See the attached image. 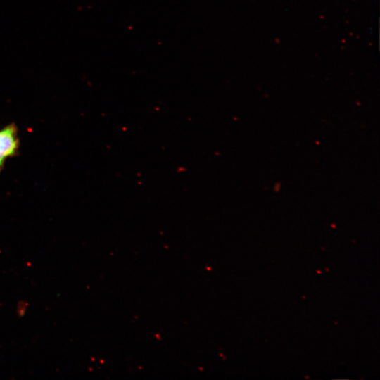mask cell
<instances>
[{
  "label": "cell",
  "mask_w": 380,
  "mask_h": 380,
  "mask_svg": "<svg viewBox=\"0 0 380 380\" xmlns=\"http://www.w3.org/2000/svg\"><path fill=\"white\" fill-rule=\"evenodd\" d=\"M20 139L18 128L11 122L0 129V174L6 160L19 154Z\"/></svg>",
  "instance_id": "6da1fadb"
}]
</instances>
